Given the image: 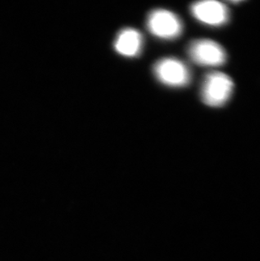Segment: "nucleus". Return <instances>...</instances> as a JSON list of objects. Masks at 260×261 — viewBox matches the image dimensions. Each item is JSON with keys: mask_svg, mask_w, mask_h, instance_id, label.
I'll list each match as a JSON object with an SVG mask.
<instances>
[{"mask_svg": "<svg viewBox=\"0 0 260 261\" xmlns=\"http://www.w3.org/2000/svg\"><path fill=\"white\" fill-rule=\"evenodd\" d=\"M233 82L227 74L212 72L204 78L201 87V97L210 107H221L231 97Z\"/></svg>", "mask_w": 260, "mask_h": 261, "instance_id": "1", "label": "nucleus"}, {"mask_svg": "<svg viewBox=\"0 0 260 261\" xmlns=\"http://www.w3.org/2000/svg\"><path fill=\"white\" fill-rule=\"evenodd\" d=\"M153 73L161 83L167 87H186L191 81L188 66L175 58H164L155 62Z\"/></svg>", "mask_w": 260, "mask_h": 261, "instance_id": "2", "label": "nucleus"}, {"mask_svg": "<svg viewBox=\"0 0 260 261\" xmlns=\"http://www.w3.org/2000/svg\"><path fill=\"white\" fill-rule=\"evenodd\" d=\"M146 28L153 36L161 39H176L183 32V23L178 16L162 9L150 11L146 19Z\"/></svg>", "mask_w": 260, "mask_h": 261, "instance_id": "3", "label": "nucleus"}, {"mask_svg": "<svg viewBox=\"0 0 260 261\" xmlns=\"http://www.w3.org/2000/svg\"><path fill=\"white\" fill-rule=\"evenodd\" d=\"M189 58L201 66H220L226 62V55L223 47L210 39L195 40L188 48Z\"/></svg>", "mask_w": 260, "mask_h": 261, "instance_id": "4", "label": "nucleus"}, {"mask_svg": "<svg viewBox=\"0 0 260 261\" xmlns=\"http://www.w3.org/2000/svg\"><path fill=\"white\" fill-rule=\"evenodd\" d=\"M191 12L200 22L218 27L227 22L228 10L226 6L217 1H199L191 5Z\"/></svg>", "mask_w": 260, "mask_h": 261, "instance_id": "5", "label": "nucleus"}, {"mask_svg": "<svg viewBox=\"0 0 260 261\" xmlns=\"http://www.w3.org/2000/svg\"><path fill=\"white\" fill-rule=\"evenodd\" d=\"M143 42L142 35L139 31L134 28H124L117 35L113 47L119 55L135 58L142 51Z\"/></svg>", "mask_w": 260, "mask_h": 261, "instance_id": "6", "label": "nucleus"}]
</instances>
